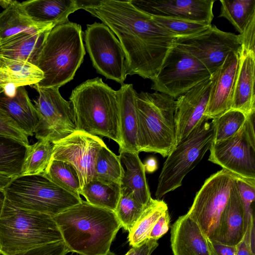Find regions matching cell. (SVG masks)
I'll return each instance as SVG.
<instances>
[{
  "mask_svg": "<svg viewBox=\"0 0 255 255\" xmlns=\"http://www.w3.org/2000/svg\"><path fill=\"white\" fill-rule=\"evenodd\" d=\"M82 9L100 19L118 37L126 55L127 75L152 81L177 37L128 0H80Z\"/></svg>",
  "mask_w": 255,
  "mask_h": 255,
  "instance_id": "cell-1",
  "label": "cell"
},
{
  "mask_svg": "<svg viewBox=\"0 0 255 255\" xmlns=\"http://www.w3.org/2000/svg\"><path fill=\"white\" fill-rule=\"evenodd\" d=\"M70 252L105 255L121 227L111 210L82 201L52 217Z\"/></svg>",
  "mask_w": 255,
  "mask_h": 255,
  "instance_id": "cell-2",
  "label": "cell"
},
{
  "mask_svg": "<svg viewBox=\"0 0 255 255\" xmlns=\"http://www.w3.org/2000/svg\"><path fill=\"white\" fill-rule=\"evenodd\" d=\"M76 129L112 139L120 146L121 137L117 91L99 77L77 86L69 97Z\"/></svg>",
  "mask_w": 255,
  "mask_h": 255,
  "instance_id": "cell-3",
  "label": "cell"
},
{
  "mask_svg": "<svg viewBox=\"0 0 255 255\" xmlns=\"http://www.w3.org/2000/svg\"><path fill=\"white\" fill-rule=\"evenodd\" d=\"M83 37L81 25L69 21L48 31L36 63L44 78L35 85L59 88L73 80L86 54Z\"/></svg>",
  "mask_w": 255,
  "mask_h": 255,
  "instance_id": "cell-4",
  "label": "cell"
},
{
  "mask_svg": "<svg viewBox=\"0 0 255 255\" xmlns=\"http://www.w3.org/2000/svg\"><path fill=\"white\" fill-rule=\"evenodd\" d=\"M63 241L50 215L26 210L5 198L0 211V253L16 255Z\"/></svg>",
  "mask_w": 255,
  "mask_h": 255,
  "instance_id": "cell-5",
  "label": "cell"
},
{
  "mask_svg": "<svg viewBox=\"0 0 255 255\" xmlns=\"http://www.w3.org/2000/svg\"><path fill=\"white\" fill-rule=\"evenodd\" d=\"M138 151L167 157L176 144L175 99L166 94L136 92Z\"/></svg>",
  "mask_w": 255,
  "mask_h": 255,
  "instance_id": "cell-6",
  "label": "cell"
},
{
  "mask_svg": "<svg viewBox=\"0 0 255 255\" xmlns=\"http://www.w3.org/2000/svg\"><path fill=\"white\" fill-rule=\"evenodd\" d=\"M4 193L5 198L15 207L52 217L82 201L42 175L17 176Z\"/></svg>",
  "mask_w": 255,
  "mask_h": 255,
  "instance_id": "cell-7",
  "label": "cell"
},
{
  "mask_svg": "<svg viewBox=\"0 0 255 255\" xmlns=\"http://www.w3.org/2000/svg\"><path fill=\"white\" fill-rule=\"evenodd\" d=\"M209 120L206 118L167 155L158 179L157 199L180 187L185 176L209 150L214 140V127Z\"/></svg>",
  "mask_w": 255,
  "mask_h": 255,
  "instance_id": "cell-8",
  "label": "cell"
},
{
  "mask_svg": "<svg viewBox=\"0 0 255 255\" xmlns=\"http://www.w3.org/2000/svg\"><path fill=\"white\" fill-rule=\"evenodd\" d=\"M236 176L223 168L211 175L197 192L186 213L210 240L217 241L222 215Z\"/></svg>",
  "mask_w": 255,
  "mask_h": 255,
  "instance_id": "cell-9",
  "label": "cell"
},
{
  "mask_svg": "<svg viewBox=\"0 0 255 255\" xmlns=\"http://www.w3.org/2000/svg\"><path fill=\"white\" fill-rule=\"evenodd\" d=\"M211 77V73L203 64L175 45L152 80L151 89L175 99Z\"/></svg>",
  "mask_w": 255,
  "mask_h": 255,
  "instance_id": "cell-10",
  "label": "cell"
},
{
  "mask_svg": "<svg viewBox=\"0 0 255 255\" xmlns=\"http://www.w3.org/2000/svg\"><path fill=\"white\" fill-rule=\"evenodd\" d=\"M255 113L234 136L213 141L208 160L238 176L255 180Z\"/></svg>",
  "mask_w": 255,
  "mask_h": 255,
  "instance_id": "cell-11",
  "label": "cell"
},
{
  "mask_svg": "<svg viewBox=\"0 0 255 255\" xmlns=\"http://www.w3.org/2000/svg\"><path fill=\"white\" fill-rule=\"evenodd\" d=\"M31 86L38 94L37 98L33 100L38 117L35 138L53 143L74 132L76 129L71 102L62 97L59 88Z\"/></svg>",
  "mask_w": 255,
  "mask_h": 255,
  "instance_id": "cell-12",
  "label": "cell"
},
{
  "mask_svg": "<svg viewBox=\"0 0 255 255\" xmlns=\"http://www.w3.org/2000/svg\"><path fill=\"white\" fill-rule=\"evenodd\" d=\"M84 41L93 66L107 79L121 85L127 78L126 55L119 40L103 23L88 24Z\"/></svg>",
  "mask_w": 255,
  "mask_h": 255,
  "instance_id": "cell-13",
  "label": "cell"
},
{
  "mask_svg": "<svg viewBox=\"0 0 255 255\" xmlns=\"http://www.w3.org/2000/svg\"><path fill=\"white\" fill-rule=\"evenodd\" d=\"M176 45L199 60L211 76L230 53H240L242 49L239 34L222 31L212 24L199 34L177 38Z\"/></svg>",
  "mask_w": 255,
  "mask_h": 255,
  "instance_id": "cell-14",
  "label": "cell"
},
{
  "mask_svg": "<svg viewBox=\"0 0 255 255\" xmlns=\"http://www.w3.org/2000/svg\"><path fill=\"white\" fill-rule=\"evenodd\" d=\"M52 144V159L66 162L74 167L79 176L81 189L95 178L97 156L105 144L101 138L76 130Z\"/></svg>",
  "mask_w": 255,
  "mask_h": 255,
  "instance_id": "cell-15",
  "label": "cell"
},
{
  "mask_svg": "<svg viewBox=\"0 0 255 255\" xmlns=\"http://www.w3.org/2000/svg\"><path fill=\"white\" fill-rule=\"evenodd\" d=\"M211 79L196 85L176 100L174 121L176 145L206 118Z\"/></svg>",
  "mask_w": 255,
  "mask_h": 255,
  "instance_id": "cell-16",
  "label": "cell"
},
{
  "mask_svg": "<svg viewBox=\"0 0 255 255\" xmlns=\"http://www.w3.org/2000/svg\"><path fill=\"white\" fill-rule=\"evenodd\" d=\"M137 9L150 15L190 19L210 24L214 0H129Z\"/></svg>",
  "mask_w": 255,
  "mask_h": 255,
  "instance_id": "cell-17",
  "label": "cell"
},
{
  "mask_svg": "<svg viewBox=\"0 0 255 255\" xmlns=\"http://www.w3.org/2000/svg\"><path fill=\"white\" fill-rule=\"evenodd\" d=\"M240 53H230L211 76L209 98L205 113V116L209 119H213L231 110Z\"/></svg>",
  "mask_w": 255,
  "mask_h": 255,
  "instance_id": "cell-18",
  "label": "cell"
},
{
  "mask_svg": "<svg viewBox=\"0 0 255 255\" xmlns=\"http://www.w3.org/2000/svg\"><path fill=\"white\" fill-rule=\"evenodd\" d=\"M255 52L242 47L232 94L231 109L246 116L255 113Z\"/></svg>",
  "mask_w": 255,
  "mask_h": 255,
  "instance_id": "cell-19",
  "label": "cell"
},
{
  "mask_svg": "<svg viewBox=\"0 0 255 255\" xmlns=\"http://www.w3.org/2000/svg\"><path fill=\"white\" fill-rule=\"evenodd\" d=\"M170 241L173 255H212L208 238L187 214L172 225Z\"/></svg>",
  "mask_w": 255,
  "mask_h": 255,
  "instance_id": "cell-20",
  "label": "cell"
},
{
  "mask_svg": "<svg viewBox=\"0 0 255 255\" xmlns=\"http://www.w3.org/2000/svg\"><path fill=\"white\" fill-rule=\"evenodd\" d=\"M248 222V218L245 214L236 177L232 184L229 200L222 215L217 241L236 246L243 238Z\"/></svg>",
  "mask_w": 255,
  "mask_h": 255,
  "instance_id": "cell-21",
  "label": "cell"
},
{
  "mask_svg": "<svg viewBox=\"0 0 255 255\" xmlns=\"http://www.w3.org/2000/svg\"><path fill=\"white\" fill-rule=\"evenodd\" d=\"M119 103L121 144L119 152H138L137 143L136 92L131 84H123L117 91Z\"/></svg>",
  "mask_w": 255,
  "mask_h": 255,
  "instance_id": "cell-22",
  "label": "cell"
},
{
  "mask_svg": "<svg viewBox=\"0 0 255 255\" xmlns=\"http://www.w3.org/2000/svg\"><path fill=\"white\" fill-rule=\"evenodd\" d=\"M30 19L40 24H58L81 6L78 0H30L21 2Z\"/></svg>",
  "mask_w": 255,
  "mask_h": 255,
  "instance_id": "cell-23",
  "label": "cell"
},
{
  "mask_svg": "<svg viewBox=\"0 0 255 255\" xmlns=\"http://www.w3.org/2000/svg\"><path fill=\"white\" fill-rule=\"evenodd\" d=\"M49 30L35 33L23 32L0 40L1 55L5 59L28 62L36 65Z\"/></svg>",
  "mask_w": 255,
  "mask_h": 255,
  "instance_id": "cell-24",
  "label": "cell"
},
{
  "mask_svg": "<svg viewBox=\"0 0 255 255\" xmlns=\"http://www.w3.org/2000/svg\"><path fill=\"white\" fill-rule=\"evenodd\" d=\"M0 106L18 127L29 136H33L38 123L35 107L25 88H16L12 96L0 97Z\"/></svg>",
  "mask_w": 255,
  "mask_h": 255,
  "instance_id": "cell-25",
  "label": "cell"
},
{
  "mask_svg": "<svg viewBox=\"0 0 255 255\" xmlns=\"http://www.w3.org/2000/svg\"><path fill=\"white\" fill-rule=\"evenodd\" d=\"M119 153L120 160L126 167L121 187L131 191L137 201L146 206L152 198L139 153L126 150Z\"/></svg>",
  "mask_w": 255,
  "mask_h": 255,
  "instance_id": "cell-26",
  "label": "cell"
},
{
  "mask_svg": "<svg viewBox=\"0 0 255 255\" xmlns=\"http://www.w3.org/2000/svg\"><path fill=\"white\" fill-rule=\"evenodd\" d=\"M56 25L34 22L29 17L21 2L12 0L0 13V39L2 40L23 32L35 33L47 31Z\"/></svg>",
  "mask_w": 255,
  "mask_h": 255,
  "instance_id": "cell-27",
  "label": "cell"
},
{
  "mask_svg": "<svg viewBox=\"0 0 255 255\" xmlns=\"http://www.w3.org/2000/svg\"><path fill=\"white\" fill-rule=\"evenodd\" d=\"M44 78L43 72L35 65L28 62L4 58L0 68V87L12 86L15 88L38 84Z\"/></svg>",
  "mask_w": 255,
  "mask_h": 255,
  "instance_id": "cell-28",
  "label": "cell"
},
{
  "mask_svg": "<svg viewBox=\"0 0 255 255\" xmlns=\"http://www.w3.org/2000/svg\"><path fill=\"white\" fill-rule=\"evenodd\" d=\"M167 210L168 207L164 201L152 199L128 232V239L129 245L132 247L137 246L147 240L156 221Z\"/></svg>",
  "mask_w": 255,
  "mask_h": 255,
  "instance_id": "cell-29",
  "label": "cell"
},
{
  "mask_svg": "<svg viewBox=\"0 0 255 255\" xmlns=\"http://www.w3.org/2000/svg\"><path fill=\"white\" fill-rule=\"evenodd\" d=\"M121 191V185L105 183L94 178L81 188L80 194L90 204L114 212Z\"/></svg>",
  "mask_w": 255,
  "mask_h": 255,
  "instance_id": "cell-30",
  "label": "cell"
},
{
  "mask_svg": "<svg viewBox=\"0 0 255 255\" xmlns=\"http://www.w3.org/2000/svg\"><path fill=\"white\" fill-rule=\"evenodd\" d=\"M27 147L20 141L0 134V173L20 175Z\"/></svg>",
  "mask_w": 255,
  "mask_h": 255,
  "instance_id": "cell-31",
  "label": "cell"
},
{
  "mask_svg": "<svg viewBox=\"0 0 255 255\" xmlns=\"http://www.w3.org/2000/svg\"><path fill=\"white\" fill-rule=\"evenodd\" d=\"M52 143L39 139L26 148L20 176L42 175L52 160Z\"/></svg>",
  "mask_w": 255,
  "mask_h": 255,
  "instance_id": "cell-32",
  "label": "cell"
},
{
  "mask_svg": "<svg viewBox=\"0 0 255 255\" xmlns=\"http://www.w3.org/2000/svg\"><path fill=\"white\" fill-rule=\"evenodd\" d=\"M95 171V178L105 183L119 185H121L125 173L119 156L113 153L106 144L98 151Z\"/></svg>",
  "mask_w": 255,
  "mask_h": 255,
  "instance_id": "cell-33",
  "label": "cell"
},
{
  "mask_svg": "<svg viewBox=\"0 0 255 255\" xmlns=\"http://www.w3.org/2000/svg\"><path fill=\"white\" fill-rule=\"evenodd\" d=\"M220 17L227 19L241 34L255 16V0H221Z\"/></svg>",
  "mask_w": 255,
  "mask_h": 255,
  "instance_id": "cell-34",
  "label": "cell"
},
{
  "mask_svg": "<svg viewBox=\"0 0 255 255\" xmlns=\"http://www.w3.org/2000/svg\"><path fill=\"white\" fill-rule=\"evenodd\" d=\"M42 175L62 189L81 198L79 176L70 163L52 159Z\"/></svg>",
  "mask_w": 255,
  "mask_h": 255,
  "instance_id": "cell-35",
  "label": "cell"
},
{
  "mask_svg": "<svg viewBox=\"0 0 255 255\" xmlns=\"http://www.w3.org/2000/svg\"><path fill=\"white\" fill-rule=\"evenodd\" d=\"M146 207L137 201L131 191L121 187L120 197L114 212L121 224V227L129 232Z\"/></svg>",
  "mask_w": 255,
  "mask_h": 255,
  "instance_id": "cell-36",
  "label": "cell"
},
{
  "mask_svg": "<svg viewBox=\"0 0 255 255\" xmlns=\"http://www.w3.org/2000/svg\"><path fill=\"white\" fill-rule=\"evenodd\" d=\"M152 16L159 25L178 38H186L199 34L207 30L211 25L205 22L187 19Z\"/></svg>",
  "mask_w": 255,
  "mask_h": 255,
  "instance_id": "cell-37",
  "label": "cell"
},
{
  "mask_svg": "<svg viewBox=\"0 0 255 255\" xmlns=\"http://www.w3.org/2000/svg\"><path fill=\"white\" fill-rule=\"evenodd\" d=\"M246 118L247 116L242 112L231 109L213 119V141L224 140L235 135L244 125Z\"/></svg>",
  "mask_w": 255,
  "mask_h": 255,
  "instance_id": "cell-38",
  "label": "cell"
},
{
  "mask_svg": "<svg viewBox=\"0 0 255 255\" xmlns=\"http://www.w3.org/2000/svg\"><path fill=\"white\" fill-rule=\"evenodd\" d=\"M0 134L14 138L26 146L29 145L28 136L0 106Z\"/></svg>",
  "mask_w": 255,
  "mask_h": 255,
  "instance_id": "cell-39",
  "label": "cell"
},
{
  "mask_svg": "<svg viewBox=\"0 0 255 255\" xmlns=\"http://www.w3.org/2000/svg\"><path fill=\"white\" fill-rule=\"evenodd\" d=\"M236 255H255L254 213L248 218L247 229L243 239L236 245Z\"/></svg>",
  "mask_w": 255,
  "mask_h": 255,
  "instance_id": "cell-40",
  "label": "cell"
},
{
  "mask_svg": "<svg viewBox=\"0 0 255 255\" xmlns=\"http://www.w3.org/2000/svg\"><path fill=\"white\" fill-rule=\"evenodd\" d=\"M69 251L63 241L49 244L16 255H66ZM0 255H3L0 253Z\"/></svg>",
  "mask_w": 255,
  "mask_h": 255,
  "instance_id": "cell-41",
  "label": "cell"
},
{
  "mask_svg": "<svg viewBox=\"0 0 255 255\" xmlns=\"http://www.w3.org/2000/svg\"><path fill=\"white\" fill-rule=\"evenodd\" d=\"M239 35L242 47L246 50L255 52V16L251 18Z\"/></svg>",
  "mask_w": 255,
  "mask_h": 255,
  "instance_id": "cell-42",
  "label": "cell"
},
{
  "mask_svg": "<svg viewBox=\"0 0 255 255\" xmlns=\"http://www.w3.org/2000/svg\"><path fill=\"white\" fill-rule=\"evenodd\" d=\"M170 216L168 210L166 211L158 219L152 229L147 240L157 241L169 230Z\"/></svg>",
  "mask_w": 255,
  "mask_h": 255,
  "instance_id": "cell-43",
  "label": "cell"
},
{
  "mask_svg": "<svg viewBox=\"0 0 255 255\" xmlns=\"http://www.w3.org/2000/svg\"><path fill=\"white\" fill-rule=\"evenodd\" d=\"M158 246L157 241L147 240L137 246L132 247L125 255H151Z\"/></svg>",
  "mask_w": 255,
  "mask_h": 255,
  "instance_id": "cell-44",
  "label": "cell"
},
{
  "mask_svg": "<svg viewBox=\"0 0 255 255\" xmlns=\"http://www.w3.org/2000/svg\"><path fill=\"white\" fill-rule=\"evenodd\" d=\"M212 255H236V246L228 245L208 239Z\"/></svg>",
  "mask_w": 255,
  "mask_h": 255,
  "instance_id": "cell-45",
  "label": "cell"
},
{
  "mask_svg": "<svg viewBox=\"0 0 255 255\" xmlns=\"http://www.w3.org/2000/svg\"><path fill=\"white\" fill-rule=\"evenodd\" d=\"M145 172L151 173L157 168V162L156 159L153 157L148 158L143 163Z\"/></svg>",
  "mask_w": 255,
  "mask_h": 255,
  "instance_id": "cell-46",
  "label": "cell"
},
{
  "mask_svg": "<svg viewBox=\"0 0 255 255\" xmlns=\"http://www.w3.org/2000/svg\"><path fill=\"white\" fill-rule=\"evenodd\" d=\"M15 177L0 173V191H3L8 186Z\"/></svg>",
  "mask_w": 255,
  "mask_h": 255,
  "instance_id": "cell-47",
  "label": "cell"
},
{
  "mask_svg": "<svg viewBox=\"0 0 255 255\" xmlns=\"http://www.w3.org/2000/svg\"><path fill=\"white\" fill-rule=\"evenodd\" d=\"M11 0H0V5L3 8H6L12 2Z\"/></svg>",
  "mask_w": 255,
  "mask_h": 255,
  "instance_id": "cell-48",
  "label": "cell"
},
{
  "mask_svg": "<svg viewBox=\"0 0 255 255\" xmlns=\"http://www.w3.org/2000/svg\"><path fill=\"white\" fill-rule=\"evenodd\" d=\"M5 198V197L4 191H0V211L3 205Z\"/></svg>",
  "mask_w": 255,
  "mask_h": 255,
  "instance_id": "cell-49",
  "label": "cell"
},
{
  "mask_svg": "<svg viewBox=\"0 0 255 255\" xmlns=\"http://www.w3.org/2000/svg\"><path fill=\"white\" fill-rule=\"evenodd\" d=\"M4 58L1 55L0 51V68L2 66V65L4 63Z\"/></svg>",
  "mask_w": 255,
  "mask_h": 255,
  "instance_id": "cell-50",
  "label": "cell"
},
{
  "mask_svg": "<svg viewBox=\"0 0 255 255\" xmlns=\"http://www.w3.org/2000/svg\"><path fill=\"white\" fill-rule=\"evenodd\" d=\"M105 255H115L114 253H113L112 252L109 251L107 254H106Z\"/></svg>",
  "mask_w": 255,
  "mask_h": 255,
  "instance_id": "cell-51",
  "label": "cell"
},
{
  "mask_svg": "<svg viewBox=\"0 0 255 255\" xmlns=\"http://www.w3.org/2000/svg\"><path fill=\"white\" fill-rule=\"evenodd\" d=\"M4 89L1 88V87H0V94L3 92H4Z\"/></svg>",
  "mask_w": 255,
  "mask_h": 255,
  "instance_id": "cell-52",
  "label": "cell"
}]
</instances>
